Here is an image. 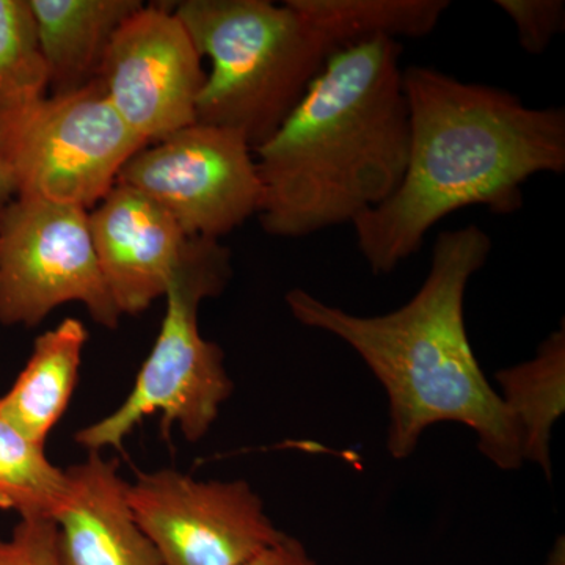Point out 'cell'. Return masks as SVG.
Wrapping results in <instances>:
<instances>
[{
  "mask_svg": "<svg viewBox=\"0 0 565 565\" xmlns=\"http://www.w3.org/2000/svg\"><path fill=\"white\" fill-rule=\"evenodd\" d=\"M411 147L401 184L352 223L371 273L385 275L423 247L446 215L471 206L522 210V185L565 170V110L444 71H403Z\"/></svg>",
  "mask_w": 565,
  "mask_h": 565,
  "instance_id": "obj_1",
  "label": "cell"
},
{
  "mask_svg": "<svg viewBox=\"0 0 565 565\" xmlns=\"http://www.w3.org/2000/svg\"><path fill=\"white\" fill-rule=\"evenodd\" d=\"M490 252L492 239L479 226L438 234L419 291L382 316L351 315L302 289L286 294L297 321L351 345L384 386L393 459L414 455L427 427L457 423L475 430L479 451L494 467L523 465L519 427L482 373L465 329V291Z\"/></svg>",
  "mask_w": 565,
  "mask_h": 565,
  "instance_id": "obj_2",
  "label": "cell"
},
{
  "mask_svg": "<svg viewBox=\"0 0 565 565\" xmlns=\"http://www.w3.org/2000/svg\"><path fill=\"white\" fill-rule=\"evenodd\" d=\"M401 54L386 36L334 52L277 132L253 151L264 232L303 237L352 225L393 195L411 147Z\"/></svg>",
  "mask_w": 565,
  "mask_h": 565,
  "instance_id": "obj_3",
  "label": "cell"
},
{
  "mask_svg": "<svg viewBox=\"0 0 565 565\" xmlns=\"http://www.w3.org/2000/svg\"><path fill=\"white\" fill-rule=\"evenodd\" d=\"M170 9L211 61L196 122L241 134L253 151L277 132L337 52L291 0H182Z\"/></svg>",
  "mask_w": 565,
  "mask_h": 565,
  "instance_id": "obj_4",
  "label": "cell"
},
{
  "mask_svg": "<svg viewBox=\"0 0 565 565\" xmlns=\"http://www.w3.org/2000/svg\"><path fill=\"white\" fill-rule=\"evenodd\" d=\"M232 270V253L221 241L192 237L166 294L161 332L131 393L117 411L79 430L77 444L88 452L122 449L126 437L154 414L161 415L166 438L173 424L189 441L210 433L234 385L222 349L200 333L199 308L204 299L221 296Z\"/></svg>",
  "mask_w": 565,
  "mask_h": 565,
  "instance_id": "obj_5",
  "label": "cell"
},
{
  "mask_svg": "<svg viewBox=\"0 0 565 565\" xmlns=\"http://www.w3.org/2000/svg\"><path fill=\"white\" fill-rule=\"evenodd\" d=\"M143 147L147 143L111 107L99 81L0 115V162L22 199L90 212Z\"/></svg>",
  "mask_w": 565,
  "mask_h": 565,
  "instance_id": "obj_6",
  "label": "cell"
},
{
  "mask_svg": "<svg viewBox=\"0 0 565 565\" xmlns=\"http://www.w3.org/2000/svg\"><path fill=\"white\" fill-rule=\"evenodd\" d=\"M117 329L115 307L82 207L17 196L0 214V322L39 326L63 303Z\"/></svg>",
  "mask_w": 565,
  "mask_h": 565,
  "instance_id": "obj_7",
  "label": "cell"
},
{
  "mask_svg": "<svg viewBox=\"0 0 565 565\" xmlns=\"http://www.w3.org/2000/svg\"><path fill=\"white\" fill-rule=\"evenodd\" d=\"M181 226L188 237L221 241L262 206L255 152L241 134L193 122L147 145L118 174Z\"/></svg>",
  "mask_w": 565,
  "mask_h": 565,
  "instance_id": "obj_8",
  "label": "cell"
},
{
  "mask_svg": "<svg viewBox=\"0 0 565 565\" xmlns=\"http://www.w3.org/2000/svg\"><path fill=\"white\" fill-rule=\"evenodd\" d=\"M128 501L162 565H243L285 535L245 481H196L167 468L137 475Z\"/></svg>",
  "mask_w": 565,
  "mask_h": 565,
  "instance_id": "obj_9",
  "label": "cell"
},
{
  "mask_svg": "<svg viewBox=\"0 0 565 565\" xmlns=\"http://www.w3.org/2000/svg\"><path fill=\"white\" fill-rule=\"evenodd\" d=\"M202 58L167 3H143L115 32L98 81L126 126L151 145L196 122Z\"/></svg>",
  "mask_w": 565,
  "mask_h": 565,
  "instance_id": "obj_10",
  "label": "cell"
},
{
  "mask_svg": "<svg viewBox=\"0 0 565 565\" xmlns=\"http://www.w3.org/2000/svg\"><path fill=\"white\" fill-rule=\"evenodd\" d=\"M88 222L115 307L121 316L143 313L169 291L192 237L145 193L118 182Z\"/></svg>",
  "mask_w": 565,
  "mask_h": 565,
  "instance_id": "obj_11",
  "label": "cell"
},
{
  "mask_svg": "<svg viewBox=\"0 0 565 565\" xmlns=\"http://www.w3.org/2000/svg\"><path fill=\"white\" fill-rule=\"evenodd\" d=\"M70 492L52 516L65 565H162L128 501L118 462L88 452L66 470Z\"/></svg>",
  "mask_w": 565,
  "mask_h": 565,
  "instance_id": "obj_12",
  "label": "cell"
},
{
  "mask_svg": "<svg viewBox=\"0 0 565 565\" xmlns=\"http://www.w3.org/2000/svg\"><path fill=\"white\" fill-rule=\"evenodd\" d=\"M52 95L98 81L115 32L143 6L140 0H29Z\"/></svg>",
  "mask_w": 565,
  "mask_h": 565,
  "instance_id": "obj_13",
  "label": "cell"
},
{
  "mask_svg": "<svg viewBox=\"0 0 565 565\" xmlns=\"http://www.w3.org/2000/svg\"><path fill=\"white\" fill-rule=\"evenodd\" d=\"M87 340V329L79 319H63L55 329L36 338L24 370L10 392L0 397V416L33 444L44 446L65 414Z\"/></svg>",
  "mask_w": 565,
  "mask_h": 565,
  "instance_id": "obj_14",
  "label": "cell"
},
{
  "mask_svg": "<svg viewBox=\"0 0 565 565\" xmlns=\"http://www.w3.org/2000/svg\"><path fill=\"white\" fill-rule=\"evenodd\" d=\"M501 399L522 435L523 462L537 463L552 479L550 438L565 411V330L539 345L534 359L498 371Z\"/></svg>",
  "mask_w": 565,
  "mask_h": 565,
  "instance_id": "obj_15",
  "label": "cell"
},
{
  "mask_svg": "<svg viewBox=\"0 0 565 565\" xmlns=\"http://www.w3.org/2000/svg\"><path fill=\"white\" fill-rule=\"evenodd\" d=\"M334 51L377 36L422 39L449 9L446 0H291Z\"/></svg>",
  "mask_w": 565,
  "mask_h": 565,
  "instance_id": "obj_16",
  "label": "cell"
},
{
  "mask_svg": "<svg viewBox=\"0 0 565 565\" xmlns=\"http://www.w3.org/2000/svg\"><path fill=\"white\" fill-rule=\"evenodd\" d=\"M68 492L66 470L50 462L44 446L0 416V509L17 512L20 519H52Z\"/></svg>",
  "mask_w": 565,
  "mask_h": 565,
  "instance_id": "obj_17",
  "label": "cell"
},
{
  "mask_svg": "<svg viewBox=\"0 0 565 565\" xmlns=\"http://www.w3.org/2000/svg\"><path fill=\"white\" fill-rule=\"evenodd\" d=\"M47 66L29 0H0V115L46 96Z\"/></svg>",
  "mask_w": 565,
  "mask_h": 565,
  "instance_id": "obj_18",
  "label": "cell"
},
{
  "mask_svg": "<svg viewBox=\"0 0 565 565\" xmlns=\"http://www.w3.org/2000/svg\"><path fill=\"white\" fill-rule=\"evenodd\" d=\"M497 7L514 22L520 47L527 54H542L564 29L563 0H498Z\"/></svg>",
  "mask_w": 565,
  "mask_h": 565,
  "instance_id": "obj_19",
  "label": "cell"
},
{
  "mask_svg": "<svg viewBox=\"0 0 565 565\" xmlns=\"http://www.w3.org/2000/svg\"><path fill=\"white\" fill-rule=\"evenodd\" d=\"M0 565H65L54 520L21 519L10 537H0Z\"/></svg>",
  "mask_w": 565,
  "mask_h": 565,
  "instance_id": "obj_20",
  "label": "cell"
},
{
  "mask_svg": "<svg viewBox=\"0 0 565 565\" xmlns=\"http://www.w3.org/2000/svg\"><path fill=\"white\" fill-rule=\"evenodd\" d=\"M243 565H318L313 557L308 555L302 542L285 534L280 541L267 546L258 555Z\"/></svg>",
  "mask_w": 565,
  "mask_h": 565,
  "instance_id": "obj_21",
  "label": "cell"
},
{
  "mask_svg": "<svg viewBox=\"0 0 565 565\" xmlns=\"http://www.w3.org/2000/svg\"><path fill=\"white\" fill-rule=\"evenodd\" d=\"M14 199H17V191H14L13 180L9 170L0 162V214Z\"/></svg>",
  "mask_w": 565,
  "mask_h": 565,
  "instance_id": "obj_22",
  "label": "cell"
},
{
  "mask_svg": "<svg viewBox=\"0 0 565 565\" xmlns=\"http://www.w3.org/2000/svg\"><path fill=\"white\" fill-rule=\"evenodd\" d=\"M564 552V539L561 537L559 541H557L555 548H553V552L550 553L545 565H565Z\"/></svg>",
  "mask_w": 565,
  "mask_h": 565,
  "instance_id": "obj_23",
  "label": "cell"
}]
</instances>
